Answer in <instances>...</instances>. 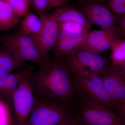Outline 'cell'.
Returning a JSON list of instances; mask_svg holds the SVG:
<instances>
[{
  "label": "cell",
  "mask_w": 125,
  "mask_h": 125,
  "mask_svg": "<svg viewBox=\"0 0 125 125\" xmlns=\"http://www.w3.org/2000/svg\"><path fill=\"white\" fill-rule=\"evenodd\" d=\"M32 73L31 83L36 98L62 102L72 108L78 98L69 70L60 60L48 58Z\"/></svg>",
  "instance_id": "obj_1"
},
{
  "label": "cell",
  "mask_w": 125,
  "mask_h": 125,
  "mask_svg": "<svg viewBox=\"0 0 125 125\" xmlns=\"http://www.w3.org/2000/svg\"><path fill=\"white\" fill-rule=\"evenodd\" d=\"M75 117L73 108L61 101L36 98L24 125H58Z\"/></svg>",
  "instance_id": "obj_2"
},
{
  "label": "cell",
  "mask_w": 125,
  "mask_h": 125,
  "mask_svg": "<svg viewBox=\"0 0 125 125\" xmlns=\"http://www.w3.org/2000/svg\"><path fill=\"white\" fill-rule=\"evenodd\" d=\"M73 109L83 125H120L125 124L112 109L88 99L78 97Z\"/></svg>",
  "instance_id": "obj_3"
},
{
  "label": "cell",
  "mask_w": 125,
  "mask_h": 125,
  "mask_svg": "<svg viewBox=\"0 0 125 125\" xmlns=\"http://www.w3.org/2000/svg\"><path fill=\"white\" fill-rule=\"evenodd\" d=\"M73 76H99L110 67L106 58L83 49L65 55L60 59Z\"/></svg>",
  "instance_id": "obj_4"
},
{
  "label": "cell",
  "mask_w": 125,
  "mask_h": 125,
  "mask_svg": "<svg viewBox=\"0 0 125 125\" xmlns=\"http://www.w3.org/2000/svg\"><path fill=\"white\" fill-rule=\"evenodd\" d=\"M0 44L21 61H31L40 65L48 58L42 54L31 37L19 31L0 34Z\"/></svg>",
  "instance_id": "obj_5"
},
{
  "label": "cell",
  "mask_w": 125,
  "mask_h": 125,
  "mask_svg": "<svg viewBox=\"0 0 125 125\" xmlns=\"http://www.w3.org/2000/svg\"><path fill=\"white\" fill-rule=\"evenodd\" d=\"M72 77L78 97L88 99L99 103L114 111L115 103L106 90L99 75H72Z\"/></svg>",
  "instance_id": "obj_6"
},
{
  "label": "cell",
  "mask_w": 125,
  "mask_h": 125,
  "mask_svg": "<svg viewBox=\"0 0 125 125\" xmlns=\"http://www.w3.org/2000/svg\"><path fill=\"white\" fill-rule=\"evenodd\" d=\"M20 80L11 95L16 125H24L33 108L35 97L31 83L32 73Z\"/></svg>",
  "instance_id": "obj_7"
},
{
  "label": "cell",
  "mask_w": 125,
  "mask_h": 125,
  "mask_svg": "<svg viewBox=\"0 0 125 125\" xmlns=\"http://www.w3.org/2000/svg\"><path fill=\"white\" fill-rule=\"evenodd\" d=\"M39 17L42 22V29L38 34L30 37L42 54L46 58H49L48 52L54 49L58 42L60 26L51 14H43Z\"/></svg>",
  "instance_id": "obj_8"
},
{
  "label": "cell",
  "mask_w": 125,
  "mask_h": 125,
  "mask_svg": "<svg viewBox=\"0 0 125 125\" xmlns=\"http://www.w3.org/2000/svg\"><path fill=\"white\" fill-rule=\"evenodd\" d=\"M83 12L93 24L102 29L111 30L116 28L115 18L109 9L103 4L89 1L83 7Z\"/></svg>",
  "instance_id": "obj_9"
},
{
  "label": "cell",
  "mask_w": 125,
  "mask_h": 125,
  "mask_svg": "<svg viewBox=\"0 0 125 125\" xmlns=\"http://www.w3.org/2000/svg\"><path fill=\"white\" fill-rule=\"evenodd\" d=\"M89 32L78 34L60 30L58 42L53 49V59L58 60L65 55L82 49Z\"/></svg>",
  "instance_id": "obj_10"
},
{
  "label": "cell",
  "mask_w": 125,
  "mask_h": 125,
  "mask_svg": "<svg viewBox=\"0 0 125 125\" xmlns=\"http://www.w3.org/2000/svg\"><path fill=\"white\" fill-rule=\"evenodd\" d=\"M99 76L115 105L125 99V79L120 74L110 66Z\"/></svg>",
  "instance_id": "obj_11"
},
{
  "label": "cell",
  "mask_w": 125,
  "mask_h": 125,
  "mask_svg": "<svg viewBox=\"0 0 125 125\" xmlns=\"http://www.w3.org/2000/svg\"><path fill=\"white\" fill-rule=\"evenodd\" d=\"M51 14L58 23H77L83 25L88 30L93 25L83 12L71 7L62 6Z\"/></svg>",
  "instance_id": "obj_12"
},
{
  "label": "cell",
  "mask_w": 125,
  "mask_h": 125,
  "mask_svg": "<svg viewBox=\"0 0 125 125\" xmlns=\"http://www.w3.org/2000/svg\"><path fill=\"white\" fill-rule=\"evenodd\" d=\"M33 71V67H31L15 73H9L0 75V99L11 97L20 80Z\"/></svg>",
  "instance_id": "obj_13"
},
{
  "label": "cell",
  "mask_w": 125,
  "mask_h": 125,
  "mask_svg": "<svg viewBox=\"0 0 125 125\" xmlns=\"http://www.w3.org/2000/svg\"><path fill=\"white\" fill-rule=\"evenodd\" d=\"M19 17L5 0H0V30L6 31L20 22Z\"/></svg>",
  "instance_id": "obj_14"
},
{
  "label": "cell",
  "mask_w": 125,
  "mask_h": 125,
  "mask_svg": "<svg viewBox=\"0 0 125 125\" xmlns=\"http://www.w3.org/2000/svg\"><path fill=\"white\" fill-rule=\"evenodd\" d=\"M24 63L10 52L0 46V75L10 73L22 66Z\"/></svg>",
  "instance_id": "obj_15"
},
{
  "label": "cell",
  "mask_w": 125,
  "mask_h": 125,
  "mask_svg": "<svg viewBox=\"0 0 125 125\" xmlns=\"http://www.w3.org/2000/svg\"><path fill=\"white\" fill-rule=\"evenodd\" d=\"M42 27V22L40 17L32 13L25 16L21 22L20 32L25 36H32L39 33Z\"/></svg>",
  "instance_id": "obj_16"
},
{
  "label": "cell",
  "mask_w": 125,
  "mask_h": 125,
  "mask_svg": "<svg viewBox=\"0 0 125 125\" xmlns=\"http://www.w3.org/2000/svg\"><path fill=\"white\" fill-rule=\"evenodd\" d=\"M116 28L111 30L102 29L89 31L82 49L91 51Z\"/></svg>",
  "instance_id": "obj_17"
},
{
  "label": "cell",
  "mask_w": 125,
  "mask_h": 125,
  "mask_svg": "<svg viewBox=\"0 0 125 125\" xmlns=\"http://www.w3.org/2000/svg\"><path fill=\"white\" fill-rule=\"evenodd\" d=\"M110 49L112 51V65H117L125 63V40L120 38L115 40Z\"/></svg>",
  "instance_id": "obj_18"
},
{
  "label": "cell",
  "mask_w": 125,
  "mask_h": 125,
  "mask_svg": "<svg viewBox=\"0 0 125 125\" xmlns=\"http://www.w3.org/2000/svg\"><path fill=\"white\" fill-rule=\"evenodd\" d=\"M123 33V30L119 27H117L90 52L99 54L110 49L113 42L117 39H120L122 34Z\"/></svg>",
  "instance_id": "obj_19"
},
{
  "label": "cell",
  "mask_w": 125,
  "mask_h": 125,
  "mask_svg": "<svg viewBox=\"0 0 125 125\" xmlns=\"http://www.w3.org/2000/svg\"><path fill=\"white\" fill-rule=\"evenodd\" d=\"M10 5L18 17L25 16L29 13L30 0H5Z\"/></svg>",
  "instance_id": "obj_20"
},
{
  "label": "cell",
  "mask_w": 125,
  "mask_h": 125,
  "mask_svg": "<svg viewBox=\"0 0 125 125\" xmlns=\"http://www.w3.org/2000/svg\"><path fill=\"white\" fill-rule=\"evenodd\" d=\"M30 4L39 15L55 7L51 0H30Z\"/></svg>",
  "instance_id": "obj_21"
},
{
  "label": "cell",
  "mask_w": 125,
  "mask_h": 125,
  "mask_svg": "<svg viewBox=\"0 0 125 125\" xmlns=\"http://www.w3.org/2000/svg\"><path fill=\"white\" fill-rule=\"evenodd\" d=\"M59 24L60 30L69 32L83 34L88 33L89 32V30L78 23L73 22H65L59 23Z\"/></svg>",
  "instance_id": "obj_22"
},
{
  "label": "cell",
  "mask_w": 125,
  "mask_h": 125,
  "mask_svg": "<svg viewBox=\"0 0 125 125\" xmlns=\"http://www.w3.org/2000/svg\"><path fill=\"white\" fill-rule=\"evenodd\" d=\"M12 120L9 106L0 99V125H10Z\"/></svg>",
  "instance_id": "obj_23"
},
{
  "label": "cell",
  "mask_w": 125,
  "mask_h": 125,
  "mask_svg": "<svg viewBox=\"0 0 125 125\" xmlns=\"http://www.w3.org/2000/svg\"><path fill=\"white\" fill-rule=\"evenodd\" d=\"M108 4L114 13L118 15L125 14V5L119 0H108Z\"/></svg>",
  "instance_id": "obj_24"
},
{
  "label": "cell",
  "mask_w": 125,
  "mask_h": 125,
  "mask_svg": "<svg viewBox=\"0 0 125 125\" xmlns=\"http://www.w3.org/2000/svg\"><path fill=\"white\" fill-rule=\"evenodd\" d=\"M114 112L118 118L125 124V99L117 104L114 109Z\"/></svg>",
  "instance_id": "obj_25"
},
{
  "label": "cell",
  "mask_w": 125,
  "mask_h": 125,
  "mask_svg": "<svg viewBox=\"0 0 125 125\" xmlns=\"http://www.w3.org/2000/svg\"><path fill=\"white\" fill-rule=\"evenodd\" d=\"M111 67L116 71L125 79V63L122 64L113 65H111Z\"/></svg>",
  "instance_id": "obj_26"
},
{
  "label": "cell",
  "mask_w": 125,
  "mask_h": 125,
  "mask_svg": "<svg viewBox=\"0 0 125 125\" xmlns=\"http://www.w3.org/2000/svg\"><path fill=\"white\" fill-rule=\"evenodd\" d=\"M115 18L116 24H118L122 29L125 31V14L119 15Z\"/></svg>",
  "instance_id": "obj_27"
},
{
  "label": "cell",
  "mask_w": 125,
  "mask_h": 125,
  "mask_svg": "<svg viewBox=\"0 0 125 125\" xmlns=\"http://www.w3.org/2000/svg\"><path fill=\"white\" fill-rule=\"evenodd\" d=\"M58 125H83L76 117Z\"/></svg>",
  "instance_id": "obj_28"
},
{
  "label": "cell",
  "mask_w": 125,
  "mask_h": 125,
  "mask_svg": "<svg viewBox=\"0 0 125 125\" xmlns=\"http://www.w3.org/2000/svg\"><path fill=\"white\" fill-rule=\"evenodd\" d=\"M55 7H60L64 6L67 0H51Z\"/></svg>",
  "instance_id": "obj_29"
},
{
  "label": "cell",
  "mask_w": 125,
  "mask_h": 125,
  "mask_svg": "<svg viewBox=\"0 0 125 125\" xmlns=\"http://www.w3.org/2000/svg\"><path fill=\"white\" fill-rule=\"evenodd\" d=\"M90 1H96V2H99L103 0H88Z\"/></svg>",
  "instance_id": "obj_30"
},
{
  "label": "cell",
  "mask_w": 125,
  "mask_h": 125,
  "mask_svg": "<svg viewBox=\"0 0 125 125\" xmlns=\"http://www.w3.org/2000/svg\"><path fill=\"white\" fill-rule=\"evenodd\" d=\"M10 125H16L15 122V123L13 121V120H12L11 123H10Z\"/></svg>",
  "instance_id": "obj_31"
},
{
  "label": "cell",
  "mask_w": 125,
  "mask_h": 125,
  "mask_svg": "<svg viewBox=\"0 0 125 125\" xmlns=\"http://www.w3.org/2000/svg\"><path fill=\"white\" fill-rule=\"evenodd\" d=\"M120 0L121 2H122L125 5V0Z\"/></svg>",
  "instance_id": "obj_32"
},
{
  "label": "cell",
  "mask_w": 125,
  "mask_h": 125,
  "mask_svg": "<svg viewBox=\"0 0 125 125\" xmlns=\"http://www.w3.org/2000/svg\"><path fill=\"white\" fill-rule=\"evenodd\" d=\"M125 125V124H123V125Z\"/></svg>",
  "instance_id": "obj_33"
},
{
  "label": "cell",
  "mask_w": 125,
  "mask_h": 125,
  "mask_svg": "<svg viewBox=\"0 0 125 125\" xmlns=\"http://www.w3.org/2000/svg\"><path fill=\"white\" fill-rule=\"evenodd\" d=\"M124 33H125V31H124Z\"/></svg>",
  "instance_id": "obj_34"
}]
</instances>
